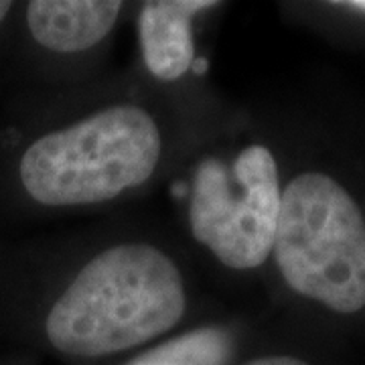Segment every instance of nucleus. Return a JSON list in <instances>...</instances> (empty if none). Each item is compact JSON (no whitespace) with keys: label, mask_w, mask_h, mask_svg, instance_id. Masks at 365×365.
Returning <instances> with one entry per match:
<instances>
[{"label":"nucleus","mask_w":365,"mask_h":365,"mask_svg":"<svg viewBox=\"0 0 365 365\" xmlns=\"http://www.w3.org/2000/svg\"><path fill=\"white\" fill-rule=\"evenodd\" d=\"M185 311L179 264L155 244L120 242L86 262L57 294L45 337L71 357H104L157 339Z\"/></svg>","instance_id":"1"},{"label":"nucleus","mask_w":365,"mask_h":365,"mask_svg":"<svg viewBox=\"0 0 365 365\" xmlns=\"http://www.w3.org/2000/svg\"><path fill=\"white\" fill-rule=\"evenodd\" d=\"M282 187L276 155L266 144L203 158L189 187L191 234L225 268H260L272 258Z\"/></svg>","instance_id":"4"},{"label":"nucleus","mask_w":365,"mask_h":365,"mask_svg":"<svg viewBox=\"0 0 365 365\" xmlns=\"http://www.w3.org/2000/svg\"><path fill=\"white\" fill-rule=\"evenodd\" d=\"M13 2H6V0H0V25L6 21V16L11 14V11H13Z\"/></svg>","instance_id":"9"},{"label":"nucleus","mask_w":365,"mask_h":365,"mask_svg":"<svg viewBox=\"0 0 365 365\" xmlns=\"http://www.w3.org/2000/svg\"><path fill=\"white\" fill-rule=\"evenodd\" d=\"M163 132L138 104H112L37 136L23 150L16 177L43 207L114 201L157 173Z\"/></svg>","instance_id":"3"},{"label":"nucleus","mask_w":365,"mask_h":365,"mask_svg":"<svg viewBox=\"0 0 365 365\" xmlns=\"http://www.w3.org/2000/svg\"><path fill=\"white\" fill-rule=\"evenodd\" d=\"M213 0H150L138 16V39L146 69L160 81L181 79L195 61L193 19Z\"/></svg>","instance_id":"5"},{"label":"nucleus","mask_w":365,"mask_h":365,"mask_svg":"<svg viewBox=\"0 0 365 365\" xmlns=\"http://www.w3.org/2000/svg\"><path fill=\"white\" fill-rule=\"evenodd\" d=\"M244 365H313L307 359H300L297 355H288V353H274V355H262L256 357Z\"/></svg>","instance_id":"8"},{"label":"nucleus","mask_w":365,"mask_h":365,"mask_svg":"<svg viewBox=\"0 0 365 365\" xmlns=\"http://www.w3.org/2000/svg\"><path fill=\"white\" fill-rule=\"evenodd\" d=\"M124 4L120 0H31L25 21L37 45L51 53H81L114 31Z\"/></svg>","instance_id":"6"},{"label":"nucleus","mask_w":365,"mask_h":365,"mask_svg":"<svg viewBox=\"0 0 365 365\" xmlns=\"http://www.w3.org/2000/svg\"><path fill=\"white\" fill-rule=\"evenodd\" d=\"M272 258L287 288L317 309L365 313V205L335 170L309 167L282 187Z\"/></svg>","instance_id":"2"},{"label":"nucleus","mask_w":365,"mask_h":365,"mask_svg":"<svg viewBox=\"0 0 365 365\" xmlns=\"http://www.w3.org/2000/svg\"><path fill=\"white\" fill-rule=\"evenodd\" d=\"M234 333L225 327H199L165 341L126 365H227L234 355Z\"/></svg>","instance_id":"7"}]
</instances>
